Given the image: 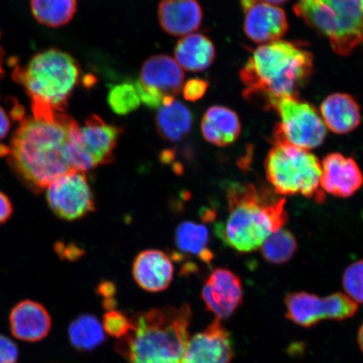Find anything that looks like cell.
I'll list each match as a JSON object with an SVG mask.
<instances>
[{"label": "cell", "instance_id": "5b68a950", "mask_svg": "<svg viewBox=\"0 0 363 363\" xmlns=\"http://www.w3.org/2000/svg\"><path fill=\"white\" fill-rule=\"evenodd\" d=\"M17 76L30 99L33 116L55 115L65 111L80 68L69 54L49 49L36 54Z\"/></svg>", "mask_w": 363, "mask_h": 363}, {"label": "cell", "instance_id": "603a6c76", "mask_svg": "<svg viewBox=\"0 0 363 363\" xmlns=\"http://www.w3.org/2000/svg\"><path fill=\"white\" fill-rule=\"evenodd\" d=\"M159 135L167 142H180L187 136L193 125V116L188 107L178 101L158 108L155 118Z\"/></svg>", "mask_w": 363, "mask_h": 363}, {"label": "cell", "instance_id": "4dcf8cb0", "mask_svg": "<svg viewBox=\"0 0 363 363\" xmlns=\"http://www.w3.org/2000/svg\"><path fill=\"white\" fill-rule=\"evenodd\" d=\"M208 87V83L206 80L202 79H189L187 83L184 84L183 94L186 101L195 102L201 99L206 94Z\"/></svg>", "mask_w": 363, "mask_h": 363}, {"label": "cell", "instance_id": "d4e9b609", "mask_svg": "<svg viewBox=\"0 0 363 363\" xmlns=\"http://www.w3.org/2000/svg\"><path fill=\"white\" fill-rule=\"evenodd\" d=\"M68 339L76 350L89 352L104 343L106 335L102 323L97 318L85 314L72 322L68 328Z\"/></svg>", "mask_w": 363, "mask_h": 363}, {"label": "cell", "instance_id": "4316f807", "mask_svg": "<svg viewBox=\"0 0 363 363\" xmlns=\"http://www.w3.org/2000/svg\"><path fill=\"white\" fill-rule=\"evenodd\" d=\"M262 257L272 264H284L294 257L298 243L294 235L287 230L280 229L272 233L262 245Z\"/></svg>", "mask_w": 363, "mask_h": 363}, {"label": "cell", "instance_id": "3957f363", "mask_svg": "<svg viewBox=\"0 0 363 363\" xmlns=\"http://www.w3.org/2000/svg\"><path fill=\"white\" fill-rule=\"evenodd\" d=\"M191 317L187 303L138 313L130 318V330L117 351L128 363H182Z\"/></svg>", "mask_w": 363, "mask_h": 363}, {"label": "cell", "instance_id": "e0dca14e", "mask_svg": "<svg viewBox=\"0 0 363 363\" xmlns=\"http://www.w3.org/2000/svg\"><path fill=\"white\" fill-rule=\"evenodd\" d=\"M121 134V127L108 124L97 115L89 116L81 127L82 144L98 166L115 160V150Z\"/></svg>", "mask_w": 363, "mask_h": 363}, {"label": "cell", "instance_id": "52a82bcc", "mask_svg": "<svg viewBox=\"0 0 363 363\" xmlns=\"http://www.w3.org/2000/svg\"><path fill=\"white\" fill-rule=\"evenodd\" d=\"M267 180L276 194L303 195L324 201L325 193L320 187L322 167L319 160L306 150L276 143L265 161Z\"/></svg>", "mask_w": 363, "mask_h": 363}, {"label": "cell", "instance_id": "9c48e42d", "mask_svg": "<svg viewBox=\"0 0 363 363\" xmlns=\"http://www.w3.org/2000/svg\"><path fill=\"white\" fill-rule=\"evenodd\" d=\"M285 306L289 319L303 328H311L322 320L347 319L358 308L357 303L342 293L325 298L306 292L291 293L286 297Z\"/></svg>", "mask_w": 363, "mask_h": 363}, {"label": "cell", "instance_id": "cb8c5ba5", "mask_svg": "<svg viewBox=\"0 0 363 363\" xmlns=\"http://www.w3.org/2000/svg\"><path fill=\"white\" fill-rule=\"evenodd\" d=\"M208 242V229L201 224L185 221L176 230L175 243L179 252L184 255L197 257L206 263H211L214 258Z\"/></svg>", "mask_w": 363, "mask_h": 363}, {"label": "cell", "instance_id": "ac0fdd59", "mask_svg": "<svg viewBox=\"0 0 363 363\" xmlns=\"http://www.w3.org/2000/svg\"><path fill=\"white\" fill-rule=\"evenodd\" d=\"M11 333L26 342H38L48 337L52 328L47 308L33 301L18 303L10 314Z\"/></svg>", "mask_w": 363, "mask_h": 363}, {"label": "cell", "instance_id": "484cf974", "mask_svg": "<svg viewBox=\"0 0 363 363\" xmlns=\"http://www.w3.org/2000/svg\"><path fill=\"white\" fill-rule=\"evenodd\" d=\"M30 9L40 24L57 28L67 25L74 18L77 0H30Z\"/></svg>", "mask_w": 363, "mask_h": 363}, {"label": "cell", "instance_id": "d6986e66", "mask_svg": "<svg viewBox=\"0 0 363 363\" xmlns=\"http://www.w3.org/2000/svg\"><path fill=\"white\" fill-rule=\"evenodd\" d=\"M203 11L197 0H162L158 21L163 30L174 36L192 34L201 26Z\"/></svg>", "mask_w": 363, "mask_h": 363}, {"label": "cell", "instance_id": "74e56055", "mask_svg": "<svg viewBox=\"0 0 363 363\" xmlns=\"http://www.w3.org/2000/svg\"><path fill=\"white\" fill-rule=\"evenodd\" d=\"M358 343H359V346L362 349V351L363 352V324L361 326V328L359 330V333H358Z\"/></svg>", "mask_w": 363, "mask_h": 363}, {"label": "cell", "instance_id": "7402d4cb", "mask_svg": "<svg viewBox=\"0 0 363 363\" xmlns=\"http://www.w3.org/2000/svg\"><path fill=\"white\" fill-rule=\"evenodd\" d=\"M177 62L184 69L189 72H201L207 69L216 58L215 45L206 35L192 33L184 36L175 48Z\"/></svg>", "mask_w": 363, "mask_h": 363}, {"label": "cell", "instance_id": "4fadbf2b", "mask_svg": "<svg viewBox=\"0 0 363 363\" xmlns=\"http://www.w3.org/2000/svg\"><path fill=\"white\" fill-rule=\"evenodd\" d=\"M233 356L230 335L216 318L189 340L182 363H230Z\"/></svg>", "mask_w": 363, "mask_h": 363}, {"label": "cell", "instance_id": "d6a6232c", "mask_svg": "<svg viewBox=\"0 0 363 363\" xmlns=\"http://www.w3.org/2000/svg\"><path fill=\"white\" fill-rule=\"evenodd\" d=\"M13 214V206L6 194L0 192V225L10 219Z\"/></svg>", "mask_w": 363, "mask_h": 363}, {"label": "cell", "instance_id": "5bb4252c", "mask_svg": "<svg viewBox=\"0 0 363 363\" xmlns=\"http://www.w3.org/2000/svg\"><path fill=\"white\" fill-rule=\"evenodd\" d=\"M321 167L320 187L333 196L351 197L362 187V172L352 157L330 153L324 158Z\"/></svg>", "mask_w": 363, "mask_h": 363}, {"label": "cell", "instance_id": "f546056e", "mask_svg": "<svg viewBox=\"0 0 363 363\" xmlns=\"http://www.w3.org/2000/svg\"><path fill=\"white\" fill-rule=\"evenodd\" d=\"M102 325L104 333L111 337L122 339L130 330V320L123 313L112 310L104 315Z\"/></svg>", "mask_w": 363, "mask_h": 363}, {"label": "cell", "instance_id": "44dd1931", "mask_svg": "<svg viewBox=\"0 0 363 363\" xmlns=\"http://www.w3.org/2000/svg\"><path fill=\"white\" fill-rule=\"evenodd\" d=\"M201 131L208 143L217 147H226L238 139L242 125L234 111L225 106H214L204 113Z\"/></svg>", "mask_w": 363, "mask_h": 363}, {"label": "cell", "instance_id": "83f0119b", "mask_svg": "<svg viewBox=\"0 0 363 363\" xmlns=\"http://www.w3.org/2000/svg\"><path fill=\"white\" fill-rule=\"evenodd\" d=\"M108 104L113 113L118 116H126L138 110L140 99L134 83H122L113 86L108 91Z\"/></svg>", "mask_w": 363, "mask_h": 363}, {"label": "cell", "instance_id": "f1b7e54d", "mask_svg": "<svg viewBox=\"0 0 363 363\" xmlns=\"http://www.w3.org/2000/svg\"><path fill=\"white\" fill-rule=\"evenodd\" d=\"M343 287L349 298L363 305V260L352 263L345 271Z\"/></svg>", "mask_w": 363, "mask_h": 363}, {"label": "cell", "instance_id": "8fae6325", "mask_svg": "<svg viewBox=\"0 0 363 363\" xmlns=\"http://www.w3.org/2000/svg\"><path fill=\"white\" fill-rule=\"evenodd\" d=\"M240 4L244 33L252 42L262 45L274 43L287 33L289 22L283 9L260 0H240Z\"/></svg>", "mask_w": 363, "mask_h": 363}, {"label": "cell", "instance_id": "ffe728a7", "mask_svg": "<svg viewBox=\"0 0 363 363\" xmlns=\"http://www.w3.org/2000/svg\"><path fill=\"white\" fill-rule=\"evenodd\" d=\"M320 111L326 128L335 134L350 133L361 123V108L350 94L329 95L321 103Z\"/></svg>", "mask_w": 363, "mask_h": 363}, {"label": "cell", "instance_id": "836d02e7", "mask_svg": "<svg viewBox=\"0 0 363 363\" xmlns=\"http://www.w3.org/2000/svg\"><path fill=\"white\" fill-rule=\"evenodd\" d=\"M97 292L104 297V302L113 301L116 294V286L111 282H102L97 288Z\"/></svg>", "mask_w": 363, "mask_h": 363}, {"label": "cell", "instance_id": "ba28073f", "mask_svg": "<svg viewBox=\"0 0 363 363\" xmlns=\"http://www.w3.org/2000/svg\"><path fill=\"white\" fill-rule=\"evenodd\" d=\"M265 108L280 118L274 131V142L310 152L324 143L328 130L319 112L311 104L298 96L271 98Z\"/></svg>", "mask_w": 363, "mask_h": 363}, {"label": "cell", "instance_id": "30bf717a", "mask_svg": "<svg viewBox=\"0 0 363 363\" xmlns=\"http://www.w3.org/2000/svg\"><path fill=\"white\" fill-rule=\"evenodd\" d=\"M48 206L59 218L72 221L95 211L94 196L85 172L71 170L48 187Z\"/></svg>", "mask_w": 363, "mask_h": 363}, {"label": "cell", "instance_id": "8992f818", "mask_svg": "<svg viewBox=\"0 0 363 363\" xmlns=\"http://www.w3.org/2000/svg\"><path fill=\"white\" fill-rule=\"evenodd\" d=\"M294 13L347 56L363 44V0H298Z\"/></svg>", "mask_w": 363, "mask_h": 363}, {"label": "cell", "instance_id": "2e32d148", "mask_svg": "<svg viewBox=\"0 0 363 363\" xmlns=\"http://www.w3.org/2000/svg\"><path fill=\"white\" fill-rule=\"evenodd\" d=\"M174 267L169 256L159 250H146L135 257L133 274L140 288L148 292H161L169 287Z\"/></svg>", "mask_w": 363, "mask_h": 363}, {"label": "cell", "instance_id": "7a4b0ae2", "mask_svg": "<svg viewBox=\"0 0 363 363\" xmlns=\"http://www.w3.org/2000/svg\"><path fill=\"white\" fill-rule=\"evenodd\" d=\"M314 71V57L296 43L276 40L258 47L240 72L243 96L266 104L271 98L298 96Z\"/></svg>", "mask_w": 363, "mask_h": 363}, {"label": "cell", "instance_id": "8d00e7d4", "mask_svg": "<svg viewBox=\"0 0 363 363\" xmlns=\"http://www.w3.org/2000/svg\"><path fill=\"white\" fill-rule=\"evenodd\" d=\"M260 1L272 4V6H276V4H284L289 1V0H260Z\"/></svg>", "mask_w": 363, "mask_h": 363}, {"label": "cell", "instance_id": "e575fe53", "mask_svg": "<svg viewBox=\"0 0 363 363\" xmlns=\"http://www.w3.org/2000/svg\"><path fill=\"white\" fill-rule=\"evenodd\" d=\"M11 120L7 112L2 106H0V140L6 138L11 130Z\"/></svg>", "mask_w": 363, "mask_h": 363}, {"label": "cell", "instance_id": "277c9868", "mask_svg": "<svg viewBox=\"0 0 363 363\" xmlns=\"http://www.w3.org/2000/svg\"><path fill=\"white\" fill-rule=\"evenodd\" d=\"M226 199L229 215L216 225V234L239 252L255 251L287 223L285 199H269L251 184H230Z\"/></svg>", "mask_w": 363, "mask_h": 363}, {"label": "cell", "instance_id": "9a60e30c", "mask_svg": "<svg viewBox=\"0 0 363 363\" xmlns=\"http://www.w3.org/2000/svg\"><path fill=\"white\" fill-rule=\"evenodd\" d=\"M184 72L175 59L157 55L147 59L140 71L139 84L159 96L175 98L183 89Z\"/></svg>", "mask_w": 363, "mask_h": 363}, {"label": "cell", "instance_id": "1f68e13d", "mask_svg": "<svg viewBox=\"0 0 363 363\" xmlns=\"http://www.w3.org/2000/svg\"><path fill=\"white\" fill-rule=\"evenodd\" d=\"M19 350L11 338L0 334V363H17Z\"/></svg>", "mask_w": 363, "mask_h": 363}, {"label": "cell", "instance_id": "7c38bea8", "mask_svg": "<svg viewBox=\"0 0 363 363\" xmlns=\"http://www.w3.org/2000/svg\"><path fill=\"white\" fill-rule=\"evenodd\" d=\"M202 299L217 319H227L242 303L243 289L239 277L229 269H215L203 285Z\"/></svg>", "mask_w": 363, "mask_h": 363}, {"label": "cell", "instance_id": "6da1fadb", "mask_svg": "<svg viewBox=\"0 0 363 363\" xmlns=\"http://www.w3.org/2000/svg\"><path fill=\"white\" fill-rule=\"evenodd\" d=\"M72 118L65 113L33 116L21 121L6 154L23 182L42 191L71 171L65 147Z\"/></svg>", "mask_w": 363, "mask_h": 363}, {"label": "cell", "instance_id": "f35d334b", "mask_svg": "<svg viewBox=\"0 0 363 363\" xmlns=\"http://www.w3.org/2000/svg\"><path fill=\"white\" fill-rule=\"evenodd\" d=\"M2 62H3V53H2L1 48H0V79H1L2 76L4 74Z\"/></svg>", "mask_w": 363, "mask_h": 363}, {"label": "cell", "instance_id": "d590c367", "mask_svg": "<svg viewBox=\"0 0 363 363\" xmlns=\"http://www.w3.org/2000/svg\"><path fill=\"white\" fill-rule=\"evenodd\" d=\"M63 253V255L66 256L67 259L76 260L83 255L84 251L80 247H77L76 245H69L68 247L62 246L60 247V252Z\"/></svg>", "mask_w": 363, "mask_h": 363}]
</instances>
